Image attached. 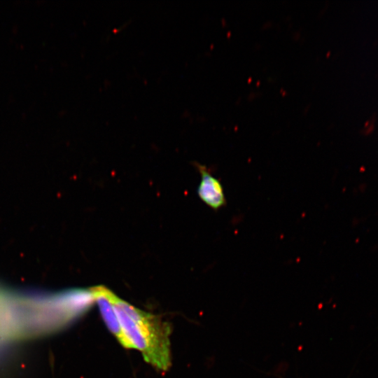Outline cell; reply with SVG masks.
<instances>
[{
    "label": "cell",
    "mask_w": 378,
    "mask_h": 378,
    "mask_svg": "<svg viewBox=\"0 0 378 378\" xmlns=\"http://www.w3.org/2000/svg\"><path fill=\"white\" fill-rule=\"evenodd\" d=\"M197 167L201 174L197 189L200 198L214 210L225 206L226 199L220 181L212 176L205 166L197 164Z\"/></svg>",
    "instance_id": "3"
},
{
    "label": "cell",
    "mask_w": 378,
    "mask_h": 378,
    "mask_svg": "<svg viewBox=\"0 0 378 378\" xmlns=\"http://www.w3.org/2000/svg\"><path fill=\"white\" fill-rule=\"evenodd\" d=\"M106 287L97 286L90 288L91 297L96 302L101 316L108 330L115 337L120 344L127 349H134L132 343L125 336L115 311L106 296Z\"/></svg>",
    "instance_id": "2"
},
{
    "label": "cell",
    "mask_w": 378,
    "mask_h": 378,
    "mask_svg": "<svg viewBox=\"0 0 378 378\" xmlns=\"http://www.w3.org/2000/svg\"><path fill=\"white\" fill-rule=\"evenodd\" d=\"M106 293L134 349L139 350L152 367L167 372L172 365L171 325L161 316L133 306L107 288Z\"/></svg>",
    "instance_id": "1"
}]
</instances>
